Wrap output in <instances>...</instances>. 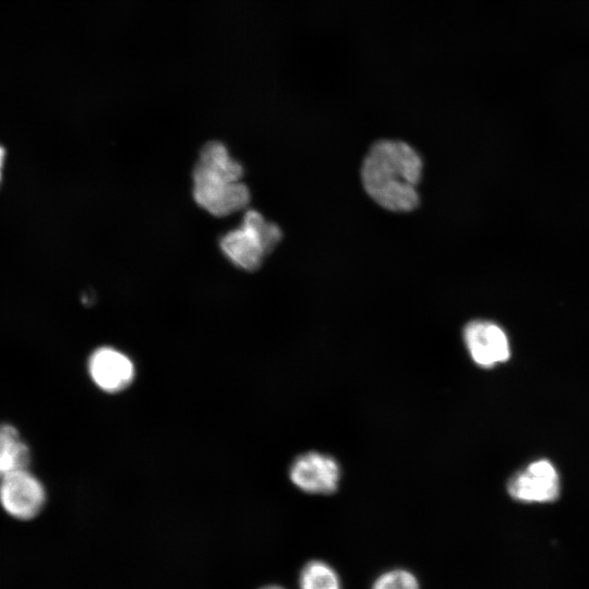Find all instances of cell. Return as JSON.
<instances>
[{"label": "cell", "mask_w": 589, "mask_h": 589, "mask_svg": "<svg viewBox=\"0 0 589 589\" xmlns=\"http://www.w3.org/2000/svg\"><path fill=\"white\" fill-rule=\"evenodd\" d=\"M422 160L408 144L399 141L375 143L362 165L361 178L366 193L382 207L408 212L419 203L417 185Z\"/></svg>", "instance_id": "cell-1"}, {"label": "cell", "mask_w": 589, "mask_h": 589, "mask_svg": "<svg viewBox=\"0 0 589 589\" xmlns=\"http://www.w3.org/2000/svg\"><path fill=\"white\" fill-rule=\"evenodd\" d=\"M242 166L220 142H208L193 170V196L209 214L224 217L244 208L250 201L248 187L241 182Z\"/></svg>", "instance_id": "cell-2"}, {"label": "cell", "mask_w": 589, "mask_h": 589, "mask_svg": "<svg viewBox=\"0 0 589 589\" xmlns=\"http://www.w3.org/2000/svg\"><path fill=\"white\" fill-rule=\"evenodd\" d=\"M281 239V231L259 212L248 209L241 226L228 231L220 239L226 257L237 267L255 271L264 256L271 253Z\"/></svg>", "instance_id": "cell-3"}, {"label": "cell", "mask_w": 589, "mask_h": 589, "mask_svg": "<svg viewBox=\"0 0 589 589\" xmlns=\"http://www.w3.org/2000/svg\"><path fill=\"white\" fill-rule=\"evenodd\" d=\"M47 492L44 483L28 468L0 479V506L17 520H31L44 508Z\"/></svg>", "instance_id": "cell-4"}, {"label": "cell", "mask_w": 589, "mask_h": 589, "mask_svg": "<svg viewBox=\"0 0 589 589\" xmlns=\"http://www.w3.org/2000/svg\"><path fill=\"white\" fill-rule=\"evenodd\" d=\"M507 491L522 503L553 502L560 494L557 471L546 459L533 461L510 478Z\"/></svg>", "instance_id": "cell-5"}, {"label": "cell", "mask_w": 589, "mask_h": 589, "mask_svg": "<svg viewBox=\"0 0 589 589\" xmlns=\"http://www.w3.org/2000/svg\"><path fill=\"white\" fill-rule=\"evenodd\" d=\"M289 476L291 482L306 493L330 494L337 490L340 468L333 457L309 452L294 459Z\"/></svg>", "instance_id": "cell-6"}, {"label": "cell", "mask_w": 589, "mask_h": 589, "mask_svg": "<svg viewBox=\"0 0 589 589\" xmlns=\"http://www.w3.org/2000/svg\"><path fill=\"white\" fill-rule=\"evenodd\" d=\"M464 341L471 359L480 366L491 368L508 360L509 342L497 324L476 320L464 329Z\"/></svg>", "instance_id": "cell-7"}, {"label": "cell", "mask_w": 589, "mask_h": 589, "mask_svg": "<svg viewBox=\"0 0 589 589\" xmlns=\"http://www.w3.org/2000/svg\"><path fill=\"white\" fill-rule=\"evenodd\" d=\"M87 368L93 382L108 393L124 389L134 377L132 361L110 347L96 349L88 359Z\"/></svg>", "instance_id": "cell-8"}, {"label": "cell", "mask_w": 589, "mask_h": 589, "mask_svg": "<svg viewBox=\"0 0 589 589\" xmlns=\"http://www.w3.org/2000/svg\"><path fill=\"white\" fill-rule=\"evenodd\" d=\"M31 449L19 430L10 423H0V479L28 468Z\"/></svg>", "instance_id": "cell-9"}, {"label": "cell", "mask_w": 589, "mask_h": 589, "mask_svg": "<svg viewBox=\"0 0 589 589\" xmlns=\"http://www.w3.org/2000/svg\"><path fill=\"white\" fill-rule=\"evenodd\" d=\"M299 589H342L336 569L322 560L306 562L299 574Z\"/></svg>", "instance_id": "cell-10"}, {"label": "cell", "mask_w": 589, "mask_h": 589, "mask_svg": "<svg viewBox=\"0 0 589 589\" xmlns=\"http://www.w3.org/2000/svg\"><path fill=\"white\" fill-rule=\"evenodd\" d=\"M371 589H420V582L410 570L394 568L378 575Z\"/></svg>", "instance_id": "cell-11"}, {"label": "cell", "mask_w": 589, "mask_h": 589, "mask_svg": "<svg viewBox=\"0 0 589 589\" xmlns=\"http://www.w3.org/2000/svg\"><path fill=\"white\" fill-rule=\"evenodd\" d=\"M3 165H4V151L0 146V182H1V178H2Z\"/></svg>", "instance_id": "cell-12"}, {"label": "cell", "mask_w": 589, "mask_h": 589, "mask_svg": "<svg viewBox=\"0 0 589 589\" xmlns=\"http://www.w3.org/2000/svg\"><path fill=\"white\" fill-rule=\"evenodd\" d=\"M261 589H285V588H283L280 586H277V585H269V586H265V587H263Z\"/></svg>", "instance_id": "cell-13"}]
</instances>
